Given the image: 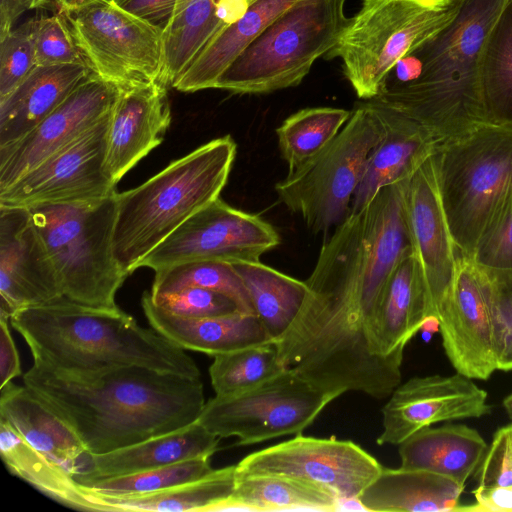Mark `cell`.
<instances>
[{
  "mask_svg": "<svg viewBox=\"0 0 512 512\" xmlns=\"http://www.w3.org/2000/svg\"><path fill=\"white\" fill-rule=\"evenodd\" d=\"M384 135L375 105L357 103L339 133L275 185L280 201L314 233L337 226L350 213L368 158Z\"/></svg>",
  "mask_w": 512,
  "mask_h": 512,
  "instance_id": "30bf717a",
  "label": "cell"
},
{
  "mask_svg": "<svg viewBox=\"0 0 512 512\" xmlns=\"http://www.w3.org/2000/svg\"><path fill=\"white\" fill-rule=\"evenodd\" d=\"M142 309L150 326L175 345L210 356L271 342L258 317L235 311L208 318H185L158 307L145 292Z\"/></svg>",
  "mask_w": 512,
  "mask_h": 512,
  "instance_id": "d4e9b609",
  "label": "cell"
},
{
  "mask_svg": "<svg viewBox=\"0 0 512 512\" xmlns=\"http://www.w3.org/2000/svg\"><path fill=\"white\" fill-rule=\"evenodd\" d=\"M235 480L236 465H231L201 479L142 495L105 496L80 485L99 511L210 512L232 495Z\"/></svg>",
  "mask_w": 512,
  "mask_h": 512,
  "instance_id": "1f68e13d",
  "label": "cell"
},
{
  "mask_svg": "<svg viewBox=\"0 0 512 512\" xmlns=\"http://www.w3.org/2000/svg\"><path fill=\"white\" fill-rule=\"evenodd\" d=\"M331 493L302 481L272 474L236 475L232 495L217 511H339Z\"/></svg>",
  "mask_w": 512,
  "mask_h": 512,
  "instance_id": "d6a6232c",
  "label": "cell"
},
{
  "mask_svg": "<svg viewBox=\"0 0 512 512\" xmlns=\"http://www.w3.org/2000/svg\"><path fill=\"white\" fill-rule=\"evenodd\" d=\"M236 152L230 135L215 138L138 187L117 193L113 253L126 276L185 221L220 197Z\"/></svg>",
  "mask_w": 512,
  "mask_h": 512,
  "instance_id": "5b68a950",
  "label": "cell"
},
{
  "mask_svg": "<svg viewBox=\"0 0 512 512\" xmlns=\"http://www.w3.org/2000/svg\"><path fill=\"white\" fill-rule=\"evenodd\" d=\"M431 156L409 179L404 210L413 253L426 286L429 328L435 331L452 292L458 251L442 207Z\"/></svg>",
  "mask_w": 512,
  "mask_h": 512,
  "instance_id": "e0dca14e",
  "label": "cell"
},
{
  "mask_svg": "<svg viewBox=\"0 0 512 512\" xmlns=\"http://www.w3.org/2000/svg\"><path fill=\"white\" fill-rule=\"evenodd\" d=\"M36 20H28L0 39V100L8 96L37 66Z\"/></svg>",
  "mask_w": 512,
  "mask_h": 512,
  "instance_id": "b9f144b4",
  "label": "cell"
},
{
  "mask_svg": "<svg viewBox=\"0 0 512 512\" xmlns=\"http://www.w3.org/2000/svg\"><path fill=\"white\" fill-rule=\"evenodd\" d=\"M59 12L95 75L118 88L162 81V27L127 11L114 0H85Z\"/></svg>",
  "mask_w": 512,
  "mask_h": 512,
  "instance_id": "8fae6325",
  "label": "cell"
},
{
  "mask_svg": "<svg viewBox=\"0 0 512 512\" xmlns=\"http://www.w3.org/2000/svg\"><path fill=\"white\" fill-rule=\"evenodd\" d=\"M247 6L248 0H177L164 29L162 80L172 87L200 52L242 16Z\"/></svg>",
  "mask_w": 512,
  "mask_h": 512,
  "instance_id": "83f0119b",
  "label": "cell"
},
{
  "mask_svg": "<svg viewBox=\"0 0 512 512\" xmlns=\"http://www.w3.org/2000/svg\"><path fill=\"white\" fill-rule=\"evenodd\" d=\"M385 135L370 154L350 212L365 207L384 187L411 178L440 144L422 125L373 99Z\"/></svg>",
  "mask_w": 512,
  "mask_h": 512,
  "instance_id": "7402d4cb",
  "label": "cell"
},
{
  "mask_svg": "<svg viewBox=\"0 0 512 512\" xmlns=\"http://www.w3.org/2000/svg\"><path fill=\"white\" fill-rule=\"evenodd\" d=\"M487 392L460 373L413 377L399 384L382 408L378 445H399L440 422L480 418L491 412Z\"/></svg>",
  "mask_w": 512,
  "mask_h": 512,
  "instance_id": "ac0fdd59",
  "label": "cell"
},
{
  "mask_svg": "<svg viewBox=\"0 0 512 512\" xmlns=\"http://www.w3.org/2000/svg\"><path fill=\"white\" fill-rule=\"evenodd\" d=\"M110 114L0 191V206L30 208L115 194L116 183L106 169Z\"/></svg>",
  "mask_w": 512,
  "mask_h": 512,
  "instance_id": "9a60e30c",
  "label": "cell"
},
{
  "mask_svg": "<svg viewBox=\"0 0 512 512\" xmlns=\"http://www.w3.org/2000/svg\"><path fill=\"white\" fill-rule=\"evenodd\" d=\"M188 287H200L230 298L238 311L255 315L249 293L230 263L190 261L155 271L150 291L152 298L171 294Z\"/></svg>",
  "mask_w": 512,
  "mask_h": 512,
  "instance_id": "74e56055",
  "label": "cell"
},
{
  "mask_svg": "<svg viewBox=\"0 0 512 512\" xmlns=\"http://www.w3.org/2000/svg\"><path fill=\"white\" fill-rule=\"evenodd\" d=\"M0 454L11 474L57 503L80 511H99L73 475L29 445L3 418Z\"/></svg>",
  "mask_w": 512,
  "mask_h": 512,
  "instance_id": "836d02e7",
  "label": "cell"
},
{
  "mask_svg": "<svg viewBox=\"0 0 512 512\" xmlns=\"http://www.w3.org/2000/svg\"><path fill=\"white\" fill-rule=\"evenodd\" d=\"M426 328H429L428 296L412 251L396 266L381 298L376 319L378 347L386 359L402 366L406 345Z\"/></svg>",
  "mask_w": 512,
  "mask_h": 512,
  "instance_id": "484cf974",
  "label": "cell"
},
{
  "mask_svg": "<svg viewBox=\"0 0 512 512\" xmlns=\"http://www.w3.org/2000/svg\"><path fill=\"white\" fill-rule=\"evenodd\" d=\"M279 243L280 236L270 223L219 197L152 250L140 267L157 271L190 261L259 262Z\"/></svg>",
  "mask_w": 512,
  "mask_h": 512,
  "instance_id": "5bb4252c",
  "label": "cell"
},
{
  "mask_svg": "<svg viewBox=\"0 0 512 512\" xmlns=\"http://www.w3.org/2000/svg\"><path fill=\"white\" fill-rule=\"evenodd\" d=\"M351 112L343 108L309 107L288 116L276 129L279 150L288 172L327 145L346 124Z\"/></svg>",
  "mask_w": 512,
  "mask_h": 512,
  "instance_id": "8d00e7d4",
  "label": "cell"
},
{
  "mask_svg": "<svg viewBox=\"0 0 512 512\" xmlns=\"http://www.w3.org/2000/svg\"><path fill=\"white\" fill-rule=\"evenodd\" d=\"M332 396L289 369L250 390L211 398L198 422L221 438L237 437V446L298 435L308 428Z\"/></svg>",
  "mask_w": 512,
  "mask_h": 512,
  "instance_id": "7c38bea8",
  "label": "cell"
},
{
  "mask_svg": "<svg viewBox=\"0 0 512 512\" xmlns=\"http://www.w3.org/2000/svg\"><path fill=\"white\" fill-rule=\"evenodd\" d=\"M481 89L489 122L512 126V0H507L486 39Z\"/></svg>",
  "mask_w": 512,
  "mask_h": 512,
  "instance_id": "d590c367",
  "label": "cell"
},
{
  "mask_svg": "<svg viewBox=\"0 0 512 512\" xmlns=\"http://www.w3.org/2000/svg\"><path fill=\"white\" fill-rule=\"evenodd\" d=\"M32 8H36V0H0V39L14 28V23L24 12Z\"/></svg>",
  "mask_w": 512,
  "mask_h": 512,
  "instance_id": "681fc988",
  "label": "cell"
},
{
  "mask_svg": "<svg viewBox=\"0 0 512 512\" xmlns=\"http://www.w3.org/2000/svg\"><path fill=\"white\" fill-rule=\"evenodd\" d=\"M127 11L166 28L170 22L177 0H114Z\"/></svg>",
  "mask_w": 512,
  "mask_h": 512,
  "instance_id": "7dc6e473",
  "label": "cell"
},
{
  "mask_svg": "<svg viewBox=\"0 0 512 512\" xmlns=\"http://www.w3.org/2000/svg\"><path fill=\"white\" fill-rule=\"evenodd\" d=\"M462 0H362L327 54L339 57L362 100L376 97L393 67L457 15Z\"/></svg>",
  "mask_w": 512,
  "mask_h": 512,
  "instance_id": "9c48e42d",
  "label": "cell"
},
{
  "mask_svg": "<svg viewBox=\"0 0 512 512\" xmlns=\"http://www.w3.org/2000/svg\"><path fill=\"white\" fill-rule=\"evenodd\" d=\"M23 383L61 414L90 455L184 428L206 403L200 378L137 365L67 374L33 363Z\"/></svg>",
  "mask_w": 512,
  "mask_h": 512,
  "instance_id": "7a4b0ae2",
  "label": "cell"
},
{
  "mask_svg": "<svg viewBox=\"0 0 512 512\" xmlns=\"http://www.w3.org/2000/svg\"><path fill=\"white\" fill-rule=\"evenodd\" d=\"M241 277L255 315L272 342L280 337L297 316L307 284L259 262L231 264Z\"/></svg>",
  "mask_w": 512,
  "mask_h": 512,
  "instance_id": "e575fe53",
  "label": "cell"
},
{
  "mask_svg": "<svg viewBox=\"0 0 512 512\" xmlns=\"http://www.w3.org/2000/svg\"><path fill=\"white\" fill-rule=\"evenodd\" d=\"M438 330L457 373L487 380L497 370L489 276L472 258L459 253L452 292L441 310Z\"/></svg>",
  "mask_w": 512,
  "mask_h": 512,
  "instance_id": "2e32d148",
  "label": "cell"
},
{
  "mask_svg": "<svg viewBox=\"0 0 512 512\" xmlns=\"http://www.w3.org/2000/svg\"><path fill=\"white\" fill-rule=\"evenodd\" d=\"M64 297L60 279L31 213L0 206V317Z\"/></svg>",
  "mask_w": 512,
  "mask_h": 512,
  "instance_id": "d6986e66",
  "label": "cell"
},
{
  "mask_svg": "<svg viewBox=\"0 0 512 512\" xmlns=\"http://www.w3.org/2000/svg\"><path fill=\"white\" fill-rule=\"evenodd\" d=\"M486 271L490 281V305L494 331V346L497 370L511 371L512 269H486Z\"/></svg>",
  "mask_w": 512,
  "mask_h": 512,
  "instance_id": "7bdbcfd3",
  "label": "cell"
},
{
  "mask_svg": "<svg viewBox=\"0 0 512 512\" xmlns=\"http://www.w3.org/2000/svg\"><path fill=\"white\" fill-rule=\"evenodd\" d=\"M465 487L425 470L383 467L358 501L373 512H459Z\"/></svg>",
  "mask_w": 512,
  "mask_h": 512,
  "instance_id": "f546056e",
  "label": "cell"
},
{
  "mask_svg": "<svg viewBox=\"0 0 512 512\" xmlns=\"http://www.w3.org/2000/svg\"><path fill=\"white\" fill-rule=\"evenodd\" d=\"M297 0H248L236 21L225 27L173 83L181 92L215 88L222 73L247 46Z\"/></svg>",
  "mask_w": 512,
  "mask_h": 512,
  "instance_id": "4dcf8cb0",
  "label": "cell"
},
{
  "mask_svg": "<svg viewBox=\"0 0 512 512\" xmlns=\"http://www.w3.org/2000/svg\"><path fill=\"white\" fill-rule=\"evenodd\" d=\"M91 73L86 64L36 66L0 100V147L29 133Z\"/></svg>",
  "mask_w": 512,
  "mask_h": 512,
  "instance_id": "4316f807",
  "label": "cell"
},
{
  "mask_svg": "<svg viewBox=\"0 0 512 512\" xmlns=\"http://www.w3.org/2000/svg\"><path fill=\"white\" fill-rule=\"evenodd\" d=\"M0 418L73 477L79 472L87 455L84 444L61 414L29 387L12 381L0 387Z\"/></svg>",
  "mask_w": 512,
  "mask_h": 512,
  "instance_id": "cb8c5ba5",
  "label": "cell"
},
{
  "mask_svg": "<svg viewBox=\"0 0 512 512\" xmlns=\"http://www.w3.org/2000/svg\"><path fill=\"white\" fill-rule=\"evenodd\" d=\"M219 440L196 421L184 428L108 453L87 454L74 478L79 484L85 485L192 458L211 457L219 449Z\"/></svg>",
  "mask_w": 512,
  "mask_h": 512,
  "instance_id": "603a6c76",
  "label": "cell"
},
{
  "mask_svg": "<svg viewBox=\"0 0 512 512\" xmlns=\"http://www.w3.org/2000/svg\"><path fill=\"white\" fill-rule=\"evenodd\" d=\"M431 160L455 247L472 258L482 234L512 195V126L480 124L440 143Z\"/></svg>",
  "mask_w": 512,
  "mask_h": 512,
  "instance_id": "8992f818",
  "label": "cell"
},
{
  "mask_svg": "<svg viewBox=\"0 0 512 512\" xmlns=\"http://www.w3.org/2000/svg\"><path fill=\"white\" fill-rule=\"evenodd\" d=\"M507 0H462L455 18L407 53L372 98L413 119L442 143L489 122L481 63Z\"/></svg>",
  "mask_w": 512,
  "mask_h": 512,
  "instance_id": "3957f363",
  "label": "cell"
},
{
  "mask_svg": "<svg viewBox=\"0 0 512 512\" xmlns=\"http://www.w3.org/2000/svg\"><path fill=\"white\" fill-rule=\"evenodd\" d=\"M83 1L85 0H46V5L54 3L55 5H57L59 11H61L78 5Z\"/></svg>",
  "mask_w": 512,
  "mask_h": 512,
  "instance_id": "f907efd6",
  "label": "cell"
},
{
  "mask_svg": "<svg viewBox=\"0 0 512 512\" xmlns=\"http://www.w3.org/2000/svg\"><path fill=\"white\" fill-rule=\"evenodd\" d=\"M213 471L210 457H197L143 472L101 479L81 485L99 495L133 496L192 482Z\"/></svg>",
  "mask_w": 512,
  "mask_h": 512,
  "instance_id": "60d3db41",
  "label": "cell"
},
{
  "mask_svg": "<svg viewBox=\"0 0 512 512\" xmlns=\"http://www.w3.org/2000/svg\"><path fill=\"white\" fill-rule=\"evenodd\" d=\"M151 299L161 309L185 318H208L238 311L227 296L200 287H188Z\"/></svg>",
  "mask_w": 512,
  "mask_h": 512,
  "instance_id": "bcb514c9",
  "label": "cell"
},
{
  "mask_svg": "<svg viewBox=\"0 0 512 512\" xmlns=\"http://www.w3.org/2000/svg\"><path fill=\"white\" fill-rule=\"evenodd\" d=\"M272 342L217 355L209 368L217 396L238 394L255 388L283 372Z\"/></svg>",
  "mask_w": 512,
  "mask_h": 512,
  "instance_id": "f35d334b",
  "label": "cell"
},
{
  "mask_svg": "<svg viewBox=\"0 0 512 512\" xmlns=\"http://www.w3.org/2000/svg\"><path fill=\"white\" fill-rule=\"evenodd\" d=\"M382 469L376 458L353 441L298 434L247 455L236 464V475L290 477L331 493L344 509L347 503L359 502Z\"/></svg>",
  "mask_w": 512,
  "mask_h": 512,
  "instance_id": "4fadbf2b",
  "label": "cell"
},
{
  "mask_svg": "<svg viewBox=\"0 0 512 512\" xmlns=\"http://www.w3.org/2000/svg\"><path fill=\"white\" fill-rule=\"evenodd\" d=\"M117 192L109 197L28 208L57 270L64 298L115 310L126 276L115 260Z\"/></svg>",
  "mask_w": 512,
  "mask_h": 512,
  "instance_id": "52a82bcc",
  "label": "cell"
},
{
  "mask_svg": "<svg viewBox=\"0 0 512 512\" xmlns=\"http://www.w3.org/2000/svg\"><path fill=\"white\" fill-rule=\"evenodd\" d=\"M118 92L92 72L29 133L0 147V191L108 115Z\"/></svg>",
  "mask_w": 512,
  "mask_h": 512,
  "instance_id": "ffe728a7",
  "label": "cell"
},
{
  "mask_svg": "<svg viewBox=\"0 0 512 512\" xmlns=\"http://www.w3.org/2000/svg\"><path fill=\"white\" fill-rule=\"evenodd\" d=\"M168 87L158 80L118 88L106 153V169L114 183L163 141L171 123Z\"/></svg>",
  "mask_w": 512,
  "mask_h": 512,
  "instance_id": "44dd1931",
  "label": "cell"
},
{
  "mask_svg": "<svg viewBox=\"0 0 512 512\" xmlns=\"http://www.w3.org/2000/svg\"><path fill=\"white\" fill-rule=\"evenodd\" d=\"M409 179L382 188L335 226L297 316L272 341L286 369L334 399L350 391L382 399L401 383V366L378 347L376 319L393 271L413 251L404 210Z\"/></svg>",
  "mask_w": 512,
  "mask_h": 512,
  "instance_id": "6da1fadb",
  "label": "cell"
},
{
  "mask_svg": "<svg viewBox=\"0 0 512 512\" xmlns=\"http://www.w3.org/2000/svg\"><path fill=\"white\" fill-rule=\"evenodd\" d=\"M503 407L512 422V393L507 395L503 400Z\"/></svg>",
  "mask_w": 512,
  "mask_h": 512,
  "instance_id": "816d5d0a",
  "label": "cell"
},
{
  "mask_svg": "<svg viewBox=\"0 0 512 512\" xmlns=\"http://www.w3.org/2000/svg\"><path fill=\"white\" fill-rule=\"evenodd\" d=\"M8 320L0 317V387L22 374L19 355L8 328Z\"/></svg>",
  "mask_w": 512,
  "mask_h": 512,
  "instance_id": "c3c4849f",
  "label": "cell"
},
{
  "mask_svg": "<svg viewBox=\"0 0 512 512\" xmlns=\"http://www.w3.org/2000/svg\"><path fill=\"white\" fill-rule=\"evenodd\" d=\"M12 327L26 341L34 363L67 374L144 366L200 378L194 360L155 329L144 328L120 308L99 309L62 298L15 312Z\"/></svg>",
  "mask_w": 512,
  "mask_h": 512,
  "instance_id": "277c9868",
  "label": "cell"
},
{
  "mask_svg": "<svg viewBox=\"0 0 512 512\" xmlns=\"http://www.w3.org/2000/svg\"><path fill=\"white\" fill-rule=\"evenodd\" d=\"M472 259L486 269H512V195L482 234Z\"/></svg>",
  "mask_w": 512,
  "mask_h": 512,
  "instance_id": "f6af8a7d",
  "label": "cell"
},
{
  "mask_svg": "<svg viewBox=\"0 0 512 512\" xmlns=\"http://www.w3.org/2000/svg\"><path fill=\"white\" fill-rule=\"evenodd\" d=\"M46 4V0H36V8Z\"/></svg>",
  "mask_w": 512,
  "mask_h": 512,
  "instance_id": "f5cc1de1",
  "label": "cell"
},
{
  "mask_svg": "<svg viewBox=\"0 0 512 512\" xmlns=\"http://www.w3.org/2000/svg\"><path fill=\"white\" fill-rule=\"evenodd\" d=\"M488 445L467 425L425 427L398 445L402 468L449 477L465 487L480 465Z\"/></svg>",
  "mask_w": 512,
  "mask_h": 512,
  "instance_id": "f1b7e54d",
  "label": "cell"
},
{
  "mask_svg": "<svg viewBox=\"0 0 512 512\" xmlns=\"http://www.w3.org/2000/svg\"><path fill=\"white\" fill-rule=\"evenodd\" d=\"M345 0H297L230 64L215 88L263 94L295 87L337 43L349 18Z\"/></svg>",
  "mask_w": 512,
  "mask_h": 512,
  "instance_id": "ba28073f",
  "label": "cell"
},
{
  "mask_svg": "<svg viewBox=\"0 0 512 512\" xmlns=\"http://www.w3.org/2000/svg\"><path fill=\"white\" fill-rule=\"evenodd\" d=\"M35 58L37 66L86 64L62 13L36 20Z\"/></svg>",
  "mask_w": 512,
  "mask_h": 512,
  "instance_id": "ee69618b",
  "label": "cell"
},
{
  "mask_svg": "<svg viewBox=\"0 0 512 512\" xmlns=\"http://www.w3.org/2000/svg\"><path fill=\"white\" fill-rule=\"evenodd\" d=\"M473 477L475 503L459 511L512 512V422L494 433Z\"/></svg>",
  "mask_w": 512,
  "mask_h": 512,
  "instance_id": "ab89813d",
  "label": "cell"
}]
</instances>
